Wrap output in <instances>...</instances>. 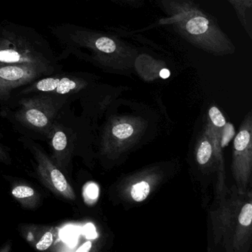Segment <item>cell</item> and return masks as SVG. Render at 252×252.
Here are the masks:
<instances>
[{"label": "cell", "instance_id": "1", "mask_svg": "<svg viewBox=\"0 0 252 252\" xmlns=\"http://www.w3.org/2000/svg\"><path fill=\"white\" fill-rule=\"evenodd\" d=\"M63 48L62 57L73 56L100 67L129 69L137 56L136 50L113 36L71 24L51 28Z\"/></svg>", "mask_w": 252, "mask_h": 252}, {"label": "cell", "instance_id": "2", "mask_svg": "<svg viewBox=\"0 0 252 252\" xmlns=\"http://www.w3.org/2000/svg\"><path fill=\"white\" fill-rule=\"evenodd\" d=\"M167 17L160 19V26H170L196 48L217 57L231 55L235 46L221 30L216 20L191 0H161Z\"/></svg>", "mask_w": 252, "mask_h": 252}, {"label": "cell", "instance_id": "3", "mask_svg": "<svg viewBox=\"0 0 252 252\" xmlns=\"http://www.w3.org/2000/svg\"><path fill=\"white\" fill-rule=\"evenodd\" d=\"M0 63H34L60 67L48 42L37 32L14 24L1 26Z\"/></svg>", "mask_w": 252, "mask_h": 252}, {"label": "cell", "instance_id": "4", "mask_svg": "<svg viewBox=\"0 0 252 252\" xmlns=\"http://www.w3.org/2000/svg\"><path fill=\"white\" fill-rule=\"evenodd\" d=\"M61 68L34 63H0V100L9 99L13 91Z\"/></svg>", "mask_w": 252, "mask_h": 252}, {"label": "cell", "instance_id": "5", "mask_svg": "<svg viewBox=\"0 0 252 252\" xmlns=\"http://www.w3.org/2000/svg\"><path fill=\"white\" fill-rule=\"evenodd\" d=\"M60 95L42 94L25 98L20 101L21 108L17 118L28 127L44 131L51 123L64 100Z\"/></svg>", "mask_w": 252, "mask_h": 252}, {"label": "cell", "instance_id": "6", "mask_svg": "<svg viewBox=\"0 0 252 252\" xmlns=\"http://www.w3.org/2000/svg\"><path fill=\"white\" fill-rule=\"evenodd\" d=\"M33 153L37 161L36 170L43 184L59 197L68 200H75L76 194L73 187L57 165L36 147H33Z\"/></svg>", "mask_w": 252, "mask_h": 252}, {"label": "cell", "instance_id": "7", "mask_svg": "<svg viewBox=\"0 0 252 252\" xmlns=\"http://www.w3.org/2000/svg\"><path fill=\"white\" fill-rule=\"evenodd\" d=\"M86 82L74 74L50 75L32 82L23 91L25 94L38 93L51 95H66L74 94L85 88Z\"/></svg>", "mask_w": 252, "mask_h": 252}, {"label": "cell", "instance_id": "8", "mask_svg": "<svg viewBox=\"0 0 252 252\" xmlns=\"http://www.w3.org/2000/svg\"><path fill=\"white\" fill-rule=\"evenodd\" d=\"M25 237L36 250L46 251L58 237L57 228L50 225H29L25 229Z\"/></svg>", "mask_w": 252, "mask_h": 252}, {"label": "cell", "instance_id": "9", "mask_svg": "<svg viewBox=\"0 0 252 252\" xmlns=\"http://www.w3.org/2000/svg\"><path fill=\"white\" fill-rule=\"evenodd\" d=\"M13 197L25 208L33 209L39 201V194L30 186L19 184L11 190Z\"/></svg>", "mask_w": 252, "mask_h": 252}, {"label": "cell", "instance_id": "10", "mask_svg": "<svg viewBox=\"0 0 252 252\" xmlns=\"http://www.w3.org/2000/svg\"><path fill=\"white\" fill-rule=\"evenodd\" d=\"M228 1L235 11L240 24L243 26L249 37L252 38V31H251L248 15L252 11V0H228Z\"/></svg>", "mask_w": 252, "mask_h": 252}, {"label": "cell", "instance_id": "11", "mask_svg": "<svg viewBox=\"0 0 252 252\" xmlns=\"http://www.w3.org/2000/svg\"><path fill=\"white\" fill-rule=\"evenodd\" d=\"M51 144L55 152V156L60 157L64 154L67 147V138L66 134L62 129H57L53 132Z\"/></svg>", "mask_w": 252, "mask_h": 252}, {"label": "cell", "instance_id": "12", "mask_svg": "<svg viewBox=\"0 0 252 252\" xmlns=\"http://www.w3.org/2000/svg\"><path fill=\"white\" fill-rule=\"evenodd\" d=\"M150 187L148 183L141 181L135 184L131 190V195L134 200L141 202L145 200L150 193Z\"/></svg>", "mask_w": 252, "mask_h": 252}, {"label": "cell", "instance_id": "13", "mask_svg": "<svg viewBox=\"0 0 252 252\" xmlns=\"http://www.w3.org/2000/svg\"><path fill=\"white\" fill-rule=\"evenodd\" d=\"M99 195V189L95 183H88L83 188V197L85 203L93 204Z\"/></svg>", "mask_w": 252, "mask_h": 252}, {"label": "cell", "instance_id": "14", "mask_svg": "<svg viewBox=\"0 0 252 252\" xmlns=\"http://www.w3.org/2000/svg\"><path fill=\"white\" fill-rule=\"evenodd\" d=\"M212 146L208 141H205L202 143L200 147H199L197 153V160L200 164H205L207 163L208 160L212 156Z\"/></svg>", "mask_w": 252, "mask_h": 252}, {"label": "cell", "instance_id": "15", "mask_svg": "<svg viewBox=\"0 0 252 252\" xmlns=\"http://www.w3.org/2000/svg\"><path fill=\"white\" fill-rule=\"evenodd\" d=\"M133 131V128L129 124H121L113 127V134L120 139H125L131 136Z\"/></svg>", "mask_w": 252, "mask_h": 252}, {"label": "cell", "instance_id": "16", "mask_svg": "<svg viewBox=\"0 0 252 252\" xmlns=\"http://www.w3.org/2000/svg\"><path fill=\"white\" fill-rule=\"evenodd\" d=\"M250 141V134L248 131L243 130L239 132L234 139V148L237 151H243L247 147Z\"/></svg>", "mask_w": 252, "mask_h": 252}, {"label": "cell", "instance_id": "17", "mask_svg": "<svg viewBox=\"0 0 252 252\" xmlns=\"http://www.w3.org/2000/svg\"><path fill=\"white\" fill-rule=\"evenodd\" d=\"M252 220V205L247 203L243 206L239 215V222L244 226L250 225Z\"/></svg>", "mask_w": 252, "mask_h": 252}, {"label": "cell", "instance_id": "18", "mask_svg": "<svg viewBox=\"0 0 252 252\" xmlns=\"http://www.w3.org/2000/svg\"><path fill=\"white\" fill-rule=\"evenodd\" d=\"M209 114L211 120L215 126H218V127H222L226 123L225 118L223 117L218 107H212L209 110Z\"/></svg>", "mask_w": 252, "mask_h": 252}, {"label": "cell", "instance_id": "19", "mask_svg": "<svg viewBox=\"0 0 252 252\" xmlns=\"http://www.w3.org/2000/svg\"><path fill=\"white\" fill-rule=\"evenodd\" d=\"M223 133H222V140H221V146L222 147H226L230 141L232 139L234 135V126L231 124L225 123L224 125Z\"/></svg>", "mask_w": 252, "mask_h": 252}, {"label": "cell", "instance_id": "20", "mask_svg": "<svg viewBox=\"0 0 252 252\" xmlns=\"http://www.w3.org/2000/svg\"><path fill=\"white\" fill-rule=\"evenodd\" d=\"M0 162L6 163V164L10 162L9 156L5 153L1 145H0Z\"/></svg>", "mask_w": 252, "mask_h": 252}, {"label": "cell", "instance_id": "21", "mask_svg": "<svg viewBox=\"0 0 252 252\" xmlns=\"http://www.w3.org/2000/svg\"><path fill=\"white\" fill-rule=\"evenodd\" d=\"M169 76H170V72L167 69H163L160 72V76L162 79H167L168 77H169Z\"/></svg>", "mask_w": 252, "mask_h": 252}, {"label": "cell", "instance_id": "22", "mask_svg": "<svg viewBox=\"0 0 252 252\" xmlns=\"http://www.w3.org/2000/svg\"><path fill=\"white\" fill-rule=\"evenodd\" d=\"M91 243H90V242H88V243H85V245H84L83 247L81 248L80 249H79V251H82V252H87V251H89V249H91Z\"/></svg>", "mask_w": 252, "mask_h": 252}, {"label": "cell", "instance_id": "23", "mask_svg": "<svg viewBox=\"0 0 252 252\" xmlns=\"http://www.w3.org/2000/svg\"><path fill=\"white\" fill-rule=\"evenodd\" d=\"M124 1H126V2H134L135 0H124Z\"/></svg>", "mask_w": 252, "mask_h": 252}]
</instances>
